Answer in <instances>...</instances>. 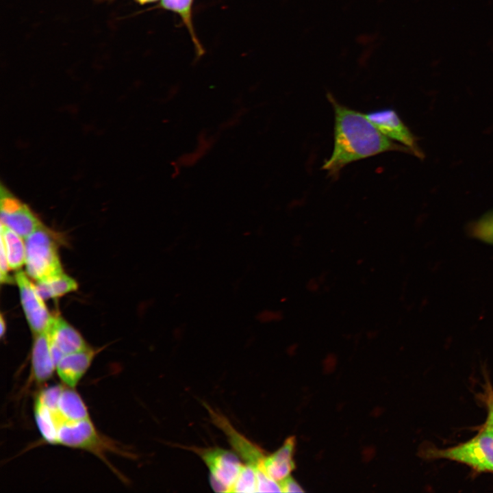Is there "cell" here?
I'll return each instance as SVG.
<instances>
[{
  "label": "cell",
  "instance_id": "cell-1",
  "mask_svg": "<svg viewBox=\"0 0 493 493\" xmlns=\"http://www.w3.org/2000/svg\"><path fill=\"white\" fill-rule=\"evenodd\" d=\"M329 101L334 110V144L330 157L323 168L335 178L347 164L383 152L411 153L405 146L394 142L360 113L339 103L331 94Z\"/></svg>",
  "mask_w": 493,
  "mask_h": 493
},
{
  "label": "cell",
  "instance_id": "cell-2",
  "mask_svg": "<svg viewBox=\"0 0 493 493\" xmlns=\"http://www.w3.org/2000/svg\"><path fill=\"white\" fill-rule=\"evenodd\" d=\"M25 270L36 281L63 272L54 236L42 225L25 239Z\"/></svg>",
  "mask_w": 493,
  "mask_h": 493
},
{
  "label": "cell",
  "instance_id": "cell-3",
  "mask_svg": "<svg viewBox=\"0 0 493 493\" xmlns=\"http://www.w3.org/2000/svg\"><path fill=\"white\" fill-rule=\"evenodd\" d=\"M56 444L87 451L108 465L107 452L127 454L115 442L99 433L90 418L63 423L57 431Z\"/></svg>",
  "mask_w": 493,
  "mask_h": 493
},
{
  "label": "cell",
  "instance_id": "cell-4",
  "mask_svg": "<svg viewBox=\"0 0 493 493\" xmlns=\"http://www.w3.org/2000/svg\"><path fill=\"white\" fill-rule=\"evenodd\" d=\"M427 455L462 462L477 470L493 472V430L484 427L466 442L444 449L432 448Z\"/></svg>",
  "mask_w": 493,
  "mask_h": 493
},
{
  "label": "cell",
  "instance_id": "cell-5",
  "mask_svg": "<svg viewBox=\"0 0 493 493\" xmlns=\"http://www.w3.org/2000/svg\"><path fill=\"white\" fill-rule=\"evenodd\" d=\"M187 448L197 453L207 466L210 484L215 492H231L244 463L236 453L220 447Z\"/></svg>",
  "mask_w": 493,
  "mask_h": 493
},
{
  "label": "cell",
  "instance_id": "cell-6",
  "mask_svg": "<svg viewBox=\"0 0 493 493\" xmlns=\"http://www.w3.org/2000/svg\"><path fill=\"white\" fill-rule=\"evenodd\" d=\"M205 407L212 422L224 432L234 452L243 460V463L255 469L257 478L265 474L263 470V463L267 455L265 451L238 431L224 415L208 405H205Z\"/></svg>",
  "mask_w": 493,
  "mask_h": 493
},
{
  "label": "cell",
  "instance_id": "cell-7",
  "mask_svg": "<svg viewBox=\"0 0 493 493\" xmlns=\"http://www.w3.org/2000/svg\"><path fill=\"white\" fill-rule=\"evenodd\" d=\"M28 277L24 271L18 270L14 279L18 288L23 312L34 335L48 329L53 315L49 312L45 300Z\"/></svg>",
  "mask_w": 493,
  "mask_h": 493
},
{
  "label": "cell",
  "instance_id": "cell-8",
  "mask_svg": "<svg viewBox=\"0 0 493 493\" xmlns=\"http://www.w3.org/2000/svg\"><path fill=\"white\" fill-rule=\"evenodd\" d=\"M366 117L386 137L406 147L419 158L423 157V153L419 147L416 136L405 125L396 112L391 108H385L365 114Z\"/></svg>",
  "mask_w": 493,
  "mask_h": 493
},
{
  "label": "cell",
  "instance_id": "cell-9",
  "mask_svg": "<svg viewBox=\"0 0 493 493\" xmlns=\"http://www.w3.org/2000/svg\"><path fill=\"white\" fill-rule=\"evenodd\" d=\"M47 331L55 366L64 355L89 347L81 333L60 316L53 315Z\"/></svg>",
  "mask_w": 493,
  "mask_h": 493
},
{
  "label": "cell",
  "instance_id": "cell-10",
  "mask_svg": "<svg viewBox=\"0 0 493 493\" xmlns=\"http://www.w3.org/2000/svg\"><path fill=\"white\" fill-rule=\"evenodd\" d=\"M1 224L15 231L24 240L42 225L26 205L7 193L1 196Z\"/></svg>",
  "mask_w": 493,
  "mask_h": 493
},
{
  "label": "cell",
  "instance_id": "cell-11",
  "mask_svg": "<svg viewBox=\"0 0 493 493\" xmlns=\"http://www.w3.org/2000/svg\"><path fill=\"white\" fill-rule=\"evenodd\" d=\"M97 353L89 346L64 355L55 366V372L62 383L75 388L91 366Z\"/></svg>",
  "mask_w": 493,
  "mask_h": 493
},
{
  "label": "cell",
  "instance_id": "cell-12",
  "mask_svg": "<svg viewBox=\"0 0 493 493\" xmlns=\"http://www.w3.org/2000/svg\"><path fill=\"white\" fill-rule=\"evenodd\" d=\"M55 372L47 331L34 335L31 353L30 379L37 385L51 379Z\"/></svg>",
  "mask_w": 493,
  "mask_h": 493
},
{
  "label": "cell",
  "instance_id": "cell-13",
  "mask_svg": "<svg viewBox=\"0 0 493 493\" xmlns=\"http://www.w3.org/2000/svg\"><path fill=\"white\" fill-rule=\"evenodd\" d=\"M294 446V437H290L275 452L266 455L263 463L265 474L278 483L289 477L295 468L293 460Z\"/></svg>",
  "mask_w": 493,
  "mask_h": 493
},
{
  "label": "cell",
  "instance_id": "cell-14",
  "mask_svg": "<svg viewBox=\"0 0 493 493\" xmlns=\"http://www.w3.org/2000/svg\"><path fill=\"white\" fill-rule=\"evenodd\" d=\"M56 411L63 423L90 418L88 407L81 396L75 388L65 385L60 396Z\"/></svg>",
  "mask_w": 493,
  "mask_h": 493
},
{
  "label": "cell",
  "instance_id": "cell-15",
  "mask_svg": "<svg viewBox=\"0 0 493 493\" xmlns=\"http://www.w3.org/2000/svg\"><path fill=\"white\" fill-rule=\"evenodd\" d=\"M1 243L3 245L10 270H18L25 263V243L23 238L1 224Z\"/></svg>",
  "mask_w": 493,
  "mask_h": 493
},
{
  "label": "cell",
  "instance_id": "cell-16",
  "mask_svg": "<svg viewBox=\"0 0 493 493\" xmlns=\"http://www.w3.org/2000/svg\"><path fill=\"white\" fill-rule=\"evenodd\" d=\"M36 289L44 300L55 299L77 290L76 281L64 273L37 281Z\"/></svg>",
  "mask_w": 493,
  "mask_h": 493
},
{
  "label": "cell",
  "instance_id": "cell-17",
  "mask_svg": "<svg viewBox=\"0 0 493 493\" xmlns=\"http://www.w3.org/2000/svg\"><path fill=\"white\" fill-rule=\"evenodd\" d=\"M192 0H161V5L163 8L178 13L186 23L190 33L192 35L193 42L196 45L198 51H202V48L196 38L192 25L191 7Z\"/></svg>",
  "mask_w": 493,
  "mask_h": 493
},
{
  "label": "cell",
  "instance_id": "cell-18",
  "mask_svg": "<svg viewBox=\"0 0 493 493\" xmlns=\"http://www.w3.org/2000/svg\"><path fill=\"white\" fill-rule=\"evenodd\" d=\"M471 236L485 242L493 244V210L481 216L469 226Z\"/></svg>",
  "mask_w": 493,
  "mask_h": 493
},
{
  "label": "cell",
  "instance_id": "cell-19",
  "mask_svg": "<svg viewBox=\"0 0 493 493\" xmlns=\"http://www.w3.org/2000/svg\"><path fill=\"white\" fill-rule=\"evenodd\" d=\"M231 492H257V478L253 468L244 464Z\"/></svg>",
  "mask_w": 493,
  "mask_h": 493
},
{
  "label": "cell",
  "instance_id": "cell-20",
  "mask_svg": "<svg viewBox=\"0 0 493 493\" xmlns=\"http://www.w3.org/2000/svg\"><path fill=\"white\" fill-rule=\"evenodd\" d=\"M197 149L192 152L183 155L179 160V164L184 166H190L198 162L201 157L207 153L212 144V138H208L203 134L199 136Z\"/></svg>",
  "mask_w": 493,
  "mask_h": 493
},
{
  "label": "cell",
  "instance_id": "cell-21",
  "mask_svg": "<svg viewBox=\"0 0 493 493\" xmlns=\"http://www.w3.org/2000/svg\"><path fill=\"white\" fill-rule=\"evenodd\" d=\"M485 400L488 411L484 427L493 430V390L489 384L485 388Z\"/></svg>",
  "mask_w": 493,
  "mask_h": 493
},
{
  "label": "cell",
  "instance_id": "cell-22",
  "mask_svg": "<svg viewBox=\"0 0 493 493\" xmlns=\"http://www.w3.org/2000/svg\"><path fill=\"white\" fill-rule=\"evenodd\" d=\"M281 492H303L301 487L290 477L279 482Z\"/></svg>",
  "mask_w": 493,
  "mask_h": 493
},
{
  "label": "cell",
  "instance_id": "cell-23",
  "mask_svg": "<svg viewBox=\"0 0 493 493\" xmlns=\"http://www.w3.org/2000/svg\"><path fill=\"white\" fill-rule=\"evenodd\" d=\"M0 319H1V320H0L1 337H2V336L4 335L5 332L6 326H5V320H4V318H3V315H1Z\"/></svg>",
  "mask_w": 493,
  "mask_h": 493
},
{
  "label": "cell",
  "instance_id": "cell-24",
  "mask_svg": "<svg viewBox=\"0 0 493 493\" xmlns=\"http://www.w3.org/2000/svg\"><path fill=\"white\" fill-rule=\"evenodd\" d=\"M136 1L140 3H145L155 1L157 0H136Z\"/></svg>",
  "mask_w": 493,
  "mask_h": 493
}]
</instances>
